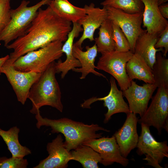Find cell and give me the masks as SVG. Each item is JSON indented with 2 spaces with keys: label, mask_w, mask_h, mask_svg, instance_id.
Returning a JSON list of instances; mask_svg holds the SVG:
<instances>
[{
  "label": "cell",
  "mask_w": 168,
  "mask_h": 168,
  "mask_svg": "<svg viewBox=\"0 0 168 168\" xmlns=\"http://www.w3.org/2000/svg\"><path fill=\"white\" fill-rule=\"evenodd\" d=\"M82 144L91 147L98 153L100 156V163L105 166L119 163L124 167L128 164L129 160L121 155L119 146L115 137H101L93 139L83 143Z\"/></svg>",
  "instance_id": "cell-11"
},
{
  "label": "cell",
  "mask_w": 168,
  "mask_h": 168,
  "mask_svg": "<svg viewBox=\"0 0 168 168\" xmlns=\"http://www.w3.org/2000/svg\"><path fill=\"white\" fill-rule=\"evenodd\" d=\"M99 36L94 39L98 52L101 54L115 50L112 30V22L107 18L99 28Z\"/></svg>",
  "instance_id": "cell-25"
},
{
  "label": "cell",
  "mask_w": 168,
  "mask_h": 168,
  "mask_svg": "<svg viewBox=\"0 0 168 168\" xmlns=\"http://www.w3.org/2000/svg\"><path fill=\"white\" fill-rule=\"evenodd\" d=\"M160 35L149 33L145 30L138 37L135 45L134 53L142 57L152 69L156 61V53L163 50L162 49L155 48Z\"/></svg>",
  "instance_id": "cell-19"
},
{
  "label": "cell",
  "mask_w": 168,
  "mask_h": 168,
  "mask_svg": "<svg viewBox=\"0 0 168 168\" xmlns=\"http://www.w3.org/2000/svg\"><path fill=\"white\" fill-rule=\"evenodd\" d=\"M72 22L57 15L48 6L40 8L31 24L23 35L6 47L13 51L7 61L12 64L26 53L56 41L65 42L71 30Z\"/></svg>",
  "instance_id": "cell-1"
},
{
  "label": "cell",
  "mask_w": 168,
  "mask_h": 168,
  "mask_svg": "<svg viewBox=\"0 0 168 168\" xmlns=\"http://www.w3.org/2000/svg\"><path fill=\"white\" fill-rule=\"evenodd\" d=\"M152 72L154 84L157 88L163 86L168 88V59L163 56L160 52L156 54Z\"/></svg>",
  "instance_id": "cell-26"
},
{
  "label": "cell",
  "mask_w": 168,
  "mask_h": 168,
  "mask_svg": "<svg viewBox=\"0 0 168 168\" xmlns=\"http://www.w3.org/2000/svg\"><path fill=\"white\" fill-rule=\"evenodd\" d=\"M126 115L123 125L113 135L122 155L125 158H127L131 151L136 147L139 137L137 130L138 118L136 114L132 112Z\"/></svg>",
  "instance_id": "cell-15"
},
{
  "label": "cell",
  "mask_w": 168,
  "mask_h": 168,
  "mask_svg": "<svg viewBox=\"0 0 168 168\" xmlns=\"http://www.w3.org/2000/svg\"><path fill=\"white\" fill-rule=\"evenodd\" d=\"M48 5L60 17L72 23L77 22L86 14L84 7L75 6L68 0H51Z\"/></svg>",
  "instance_id": "cell-21"
},
{
  "label": "cell",
  "mask_w": 168,
  "mask_h": 168,
  "mask_svg": "<svg viewBox=\"0 0 168 168\" xmlns=\"http://www.w3.org/2000/svg\"><path fill=\"white\" fill-rule=\"evenodd\" d=\"M140 124L141 132L136 152L138 155L145 156L143 160L147 161L146 165L155 168H162L160 164L165 157H168L167 141L157 142L151 134L150 127L143 123Z\"/></svg>",
  "instance_id": "cell-8"
},
{
  "label": "cell",
  "mask_w": 168,
  "mask_h": 168,
  "mask_svg": "<svg viewBox=\"0 0 168 168\" xmlns=\"http://www.w3.org/2000/svg\"></svg>",
  "instance_id": "cell-35"
},
{
  "label": "cell",
  "mask_w": 168,
  "mask_h": 168,
  "mask_svg": "<svg viewBox=\"0 0 168 168\" xmlns=\"http://www.w3.org/2000/svg\"><path fill=\"white\" fill-rule=\"evenodd\" d=\"M35 118L37 121L36 127L38 129L42 126L49 127L52 133L63 134L65 139L63 142L64 146L69 152L85 142L101 137L102 133H96L97 132L110 131L97 124H86L66 118L58 119L43 118L40 111L35 114Z\"/></svg>",
  "instance_id": "cell-2"
},
{
  "label": "cell",
  "mask_w": 168,
  "mask_h": 168,
  "mask_svg": "<svg viewBox=\"0 0 168 168\" xmlns=\"http://www.w3.org/2000/svg\"><path fill=\"white\" fill-rule=\"evenodd\" d=\"M158 8L162 16L167 19L168 18V4L165 3L158 6Z\"/></svg>",
  "instance_id": "cell-32"
},
{
  "label": "cell",
  "mask_w": 168,
  "mask_h": 168,
  "mask_svg": "<svg viewBox=\"0 0 168 168\" xmlns=\"http://www.w3.org/2000/svg\"><path fill=\"white\" fill-rule=\"evenodd\" d=\"M111 22L112 37L115 46V51L119 52L130 51L129 43L123 32L118 25Z\"/></svg>",
  "instance_id": "cell-28"
},
{
  "label": "cell",
  "mask_w": 168,
  "mask_h": 168,
  "mask_svg": "<svg viewBox=\"0 0 168 168\" xmlns=\"http://www.w3.org/2000/svg\"><path fill=\"white\" fill-rule=\"evenodd\" d=\"M100 5L119 9L130 14L143 12L144 8L141 0H104Z\"/></svg>",
  "instance_id": "cell-27"
},
{
  "label": "cell",
  "mask_w": 168,
  "mask_h": 168,
  "mask_svg": "<svg viewBox=\"0 0 168 168\" xmlns=\"http://www.w3.org/2000/svg\"><path fill=\"white\" fill-rule=\"evenodd\" d=\"M46 150L49 156L34 168H66L68 162L72 160L70 152L64 146L60 134L47 143Z\"/></svg>",
  "instance_id": "cell-16"
},
{
  "label": "cell",
  "mask_w": 168,
  "mask_h": 168,
  "mask_svg": "<svg viewBox=\"0 0 168 168\" xmlns=\"http://www.w3.org/2000/svg\"><path fill=\"white\" fill-rule=\"evenodd\" d=\"M168 1V0H157V3L158 6L163 3H165Z\"/></svg>",
  "instance_id": "cell-34"
},
{
  "label": "cell",
  "mask_w": 168,
  "mask_h": 168,
  "mask_svg": "<svg viewBox=\"0 0 168 168\" xmlns=\"http://www.w3.org/2000/svg\"><path fill=\"white\" fill-rule=\"evenodd\" d=\"M141 0L144 6L143 27L149 33L161 34L168 26V21L161 14L157 0Z\"/></svg>",
  "instance_id": "cell-17"
},
{
  "label": "cell",
  "mask_w": 168,
  "mask_h": 168,
  "mask_svg": "<svg viewBox=\"0 0 168 168\" xmlns=\"http://www.w3.org/2000/svg\"><path fill=\"white\" fill-rule=\"evenodd\" d=\"M10 0H0V34L11 20Z\"/></svg>",
  "instance_id": "cell-30"
},
{
  "label": "cell",
  "mask_w": 168,
  "mask_h": 168,
  "mask_svg": "<svg viewBox=\"0 0 168 168\" xmlns=\"http://www.w3.org/2000/svg\"><path fill=\"white\" fill-rule=\"evenodd\" d=\"M154 83H145L140 86L133 80L130 86L123 91L127 99L130 112L138 114L141 117L148 107L152 95L157 88Z\"/></svg>",
  "instance_id": "cell-13"
},
{
  "label": "cell",
  "mask_w": 168,
  "mask_h": 168,
  "mask_svg": "<svg viewBox=\"0 0 168 168\" xmlns=\"http://www.w3.org/2000/svg\"><path fill=\"white\" fill-rule=\"evenodd\" d=\"M126 69L131 80L136 79L142 81L145 83H154L152 69L138 54L133 53L126 63Z\"/></svg>",
  "instance_id": "cell-20"
},
{
  "label": "cell",
  "mask_w": 168,
  "mask_h": 168,
  "mask_svg": "<svg viewBox=\"0 0 168 168\" xmlns=\"http://www.w3.org/2000/svg\"><path fill=\"white\" fill-rule=\"evenodd\" d=\"M86 51H83L77 46L73 45L72 54L73 56L78 60L81 64L80 68H75L72 70L73 71L82 73L80 78L85 79L87 75L91 73L99 77H102L106 78L102 74L96 71L95 65V59L97 57L98 50L96 45L95 44L93 46L90 47L86 46Z\"/></svg>",
  "instance_id": "cell-18"
},
{
  "label": "cell",
  "mask_w": 168,
  "mask_h": 168,
  "mask_svg": "<svg viewBox=\"0 0 168 168\" xmlns=\"http://www.w3.org/2000/svg\"><path fill=\"white\" fill-rule=\"evenodd\" d=\"M74 39L75 38L73 35H69L68 36L62 48L63 53L66 55V59L64 62L59 60L57 62H55L56 73H61V77L62 79L65 77L69 70L81 67L80 62L73 56L72 54Z\"/></svg>",
  "instance_id": "cell-23"
},
{
  "label": "cell",
  "mask_w": 168,
  "mask_h": 168,
  "mask_svg": "<svg viewBox=\"0 0 168 168\" xmlns=\"http://www.w3.org/2000/svg\"><path fill=\"white\" fill-rule=\"evenodd\" d=\"M63 42H53L20 57L12 64L16 70L23 72L42 73L53 62L63 55Z\"/></svg>",
  "instance_id": "cell-5"
},
{
  "label": "cell",
  "mask_w": 168,
  "mask_h": 168,
  "mask_svg": "<svg viewBox=\"0 0 168 168\" xmlns=\"http://www.w3.org/2000/svg\"><path fill=\"white\" fill-rule=\"evenodd\" d=\"M156 49L164 48L163 56L166 57L168 51V26L161 33L155 45Z\"/></svg>",
  "instance_id": "cell-31"
},
{
  "label": "cell",
  "mask_w": 168,
  "mask_h": 168,
  "mask_svg": "<svg viewBox=\"0 0 168 168\" xmlns=\"http://www.w3.org/2000/svg\"><path fill=\"white\" fill-rule=\"evenodd\" d=\"M9 58V55H7L4 57L0 58V75L1 73V68L6 61Z\"/></svg>",
  "instance_id": "cell-33"
},
{
  "label": "cell",
  "mask_w": 168,
  "mask_h": 168,
  "mask_svg": "<svg viewBox=\"0 0 168 168\" xmlns=\"http://www.w3.org/2000/svg\"><path fill=\"white\" fill-rule=\"evenodd\" d=\"M55 62L54 61L49 65L30 89L28 98L32 102L30 112L33 114H36L41 107L46 105L63 112L61 93L55 77Z\"/></svg>",
  "instance_id": "cell-3"
},
{
  "label": "cell",
  "mask_w": 168,
  "mask_h": 168,
  "mask_svg": "<svg viewBox=\"0 0 168 168\" xmlns=\"http://www.w3.org/2000/svg\"><path fill=\"white\" fill-rule=\"evenodd\" d=\"M20 129L16 126L5 131L0 128V136L6 144L8 150L15 157L24 158L30 154L31 151L26 146H22L19 141Z\"/></svg>",
  "instance_id": "cell-22"
},
{
  "label": "cell",
  "mask_w": 168,
  "mask_h": 168,
  "mask_svg": "<svg viewBox=\"0 0 168 168\" xmlns=\"http://www.w3.org/2000/svg\"><path fill=\"white\" fill-rule=\"evenodd\" d=\"M28 164L24 158L0 157V168H26Z\"/></svg>",
  "instance_id": "cell-29"
},
{
  "label": "cell",
  "mask_w": 168,
  "mask_h": 168,
  "mask_svg": "<svg viewBox=\"0 0 168 168\" xmlns=\"http://www.w3.org/2000/svg\"><path fill=\"white\" fill-rule=\"evenodd\" d=\"M86 14L77 22L82 27L83 30L82 36L74 45L82 49V44L86 39L90 41H94V34L96 30L99 28L102 24L108 18L106 9L103 7L102 8L95 7L91 3L84 7Z\"/></svg>",
  "instance_id": "cell-14"
},
{
  "label": "cell",
  "mask_w": 168,
  "mask_h": 168,
  "mask_svg": "<svg viewBox=\"0 0 168 168\" xmlns=\"http://www.w3.org/2000/svg\"><path fill=\"white\" fill-rule=\"evenodd\" d=\"M110 81V89L107 95L101 98L92 97L85 100L81 105L82 108H89L90 105L94 102L104 101V105L108 109L105 114L104 122L105 123H107L114 114L120 113L127 114L130 112L128 105L124 99L123 91L118 89L115 79L111 77Z\"/></svg>",
  "instance_id": "cell-12"
},
{
  "label": "cell",
  "mask_w": 168,
  "mask_h": 168,
  "mask_svg": "<svg viewBox=\"0 0 168 168\" xmlns=\"http://www.w3.org/2000/svg\"><path fill=\"white\" fill-rule=\"evenodd\" d=\"M157 88L149 106L138 122L153 127L159 135L163 129L168 132V88L163 86Z\"/></svg>",
  "instance_id": "cell-6"
},
{
  "label": "cell",
  "mask_w": 168,
  "mask_h": 168,
  "mask_svg": "<svg viewBox=\"0 0 168 168\" xmlns=\"http://www.w3.org/2000/svg\"><path fill=\"white\" fill-rule=\"evenodd\" d=\"M133 54L130 51H114L101 54L96 68L111 75L117 80L120 90L123 91L130 86L132 80L127 74L126 66Z\"/></svg>",
  "instance_id": "cell-7"
},
{
  "label": "cell",
  "mask_w": 168,
  "mask_h": 168,
  "mask_svg": "<svg viewBox=\"0 0 168 168\" xmlns=\"http://www.w3.org/2000/svg\"><path fill=\"white\" fill-rule=\"evenodd\" d=\"M51 0H41L34 5L28 7L30 1L22 0L20 5L10 11L11 20L0 34V42L6 47L12 41L24 35L30 26L39 9L48 5Z\"/></svg>",
  "instance_id": "cell-4"
},
{
  "label": "cell",
  "mask_w": 168,
  "mask_h": 168,
  "mask_svg": "<svg viewBox=\"0 0 168 168\" xmlns=\"http://www.w3.org/2000/svg\"><path fill=\"white\" fill-rule=\"evenodd\" d=\"M1 72L6 76L15 93L18 101L23 105L25 104L28 98L31 86L42 73L17 70L7 60L2 66Z\"/></svg>",
  "instance_id": "cell-10"
},
{
  "label": "cell",
  "mask_w": 168,
  "mask_h": 168,
  "mask_svg": "<svg viewBox=\"0 0 168 168\" xmlns=\"http://www.w3.org/2000/svg\"><path fill=\"white\" fill-rule=\"evenodd\" d=\"M72 160L80 162L84 168H99L100 154L87 145L82 144L70 152Z\"/></svg>",
  "instance_id": "cell-24"
},
{
  "label": "cell",
  "mask_w": 168,
  "mask_h": 168,
  "mask_svg": "<svg viewBox=\"0 0 168 168\" xmlns=\"http://www.w3.org/2000/svg\"><path fill=\"white\" fill-rule=\"evenodd\" d=\"M105 7L108 18L118 25L129 43L130 51L134 53L138 37L145 30L142 28L143 12L130 14L110 7Z\"/></svg>",
  "instance_id": "cell-9"
}]
</instances>
